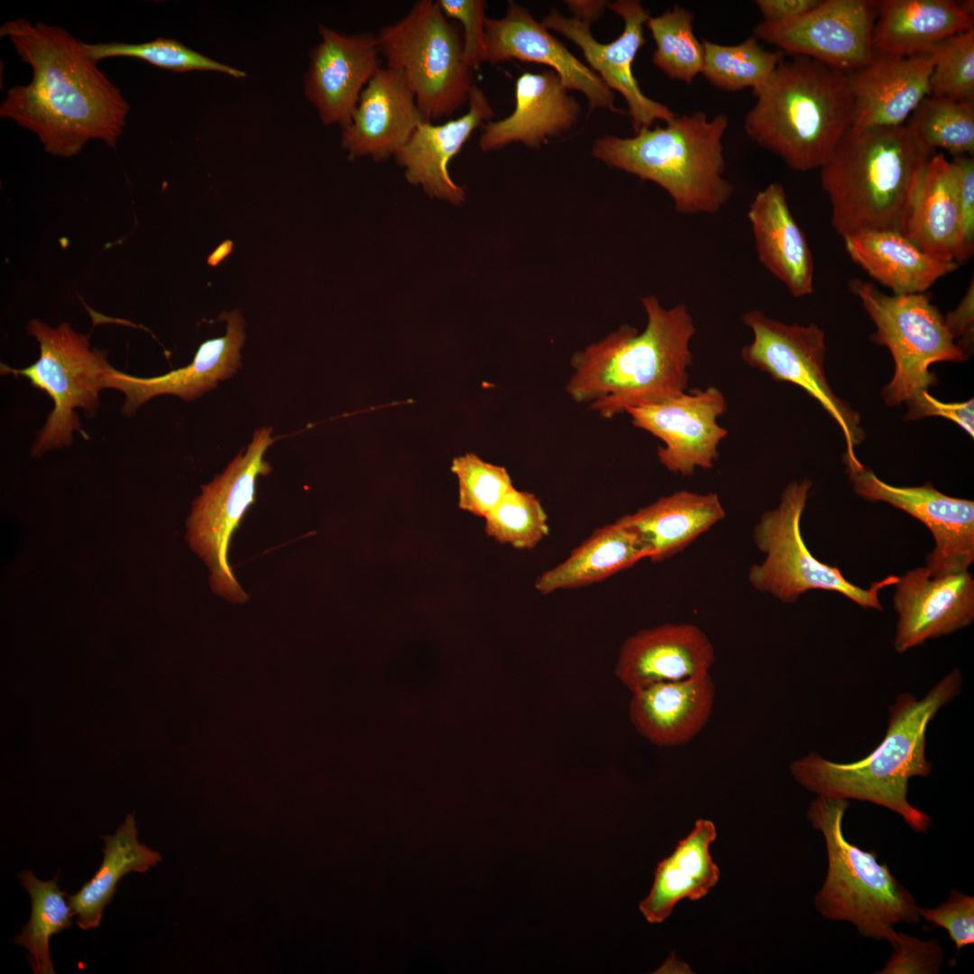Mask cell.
I'll return each instance as SVG.
<instances>
[{
  "label": "cell",
  "mask_w": 974,
  "mask_h": 974,
  "mask_svg": "<svg viewBox=\"0 0 974 974\" xmlns=\"http://www.w3.org/2000/svg\"><path fill=\"white\" fill-rule=\"evenodd\" d=\"M926 922L944 928L957 951L974 942V897L952 889L947 900L933 908H921Z\"/></svg>",
  "instance_id": "obj_47"
},
{
  "label": "cell",
  "mask_w": 974,
  "mask_h": 974,
  "mask_svg": "<svg viewBox=\"0 0 974 974\" xmlns=\"http://www.w3.org/2000/svg\"><path fill=\"white\" fill-rule=\"evenodd\" d=\"M752 333L750 343L740 350L741 359L751 368L767 373L779 382L800 387L813 398L839 425L846 442L844 464H855V447L865 439L859 414L838 398L824 371L825 334L816 324H787L759 309L742 315Z\"/></svg>",
  "instance_id": "obj_12"
},
{
  "label": "cell",
  "mask_w": 974,
  "mask_h": 974,
  "mask_svg": "<svg viewBox=\"0 0 974 974\" xmlns=\"http://www.w3.org/2000/svg\"><path fill=\"white\" fill-rule=\"evenodd\" d=\"M137 835L134 813H129L114 834L101 837L105 842L101 866L77 893L68 896L80 929L99 926L122 878L130 872H145L161 860L159 852L138 841Z\"/></svg>",
  "instance_id": "obj_35"
},
{
  "label": "cell",
  "mask_w": 974,
  "mask_h": 974,
  "mask_svg": "<svg viewBox=\"0 0 974 974\" xmlns=\"http://www.w3.org/2000/svg\"><path fill=\"white\" fill-rule=\"evenodd\" d=\"M565 3L574 17L590 24L603 15L609 5L603 0H566Z\"/></svg>",
  "instance_id": "obj_51"
},
{
  "label": "cell",
  "mask_w": 974,
  "mask_h": 974,
  "mask_svg": "<svg viewBox=\"0 0 974 974\" xmlns=\"http://www.w3.org/2000/svg\"><path fill=\"white\" fill-rule=\"evenodd\" d=\"M446 18L459 21L464 28L463 59L473 69L486 62L484 22L487 3L483 0H436Z\"/></svg>",
  "instance_id": "obj_44"
},
{
  "label": "cell",
  "mask_w": 974,
  "mask_h": 974,
  "mask_svg": "<svg viewBox=\"0 0 974 974\" xmlns=\"http://www.w3.org/2000/svg\"><path fill=\"white\" fill-rule=\"evenodd\" d=\"M905 419L915 420L926 417H942L950 419L964 429L971 437L974 436V400L963 402H942L929 391H923L907 403Z\"/></svg>",
  "instance_id": "obj_48"
},
{
  "label": "cell",
  "mask_w": 974,
  "mask_h": 974,
  "mask_svg": "<svg viewBox=\"0 0 974 974\" xmlns=\"http://www.w3.org/2000/svg\"><path fill=\"white\" fill-rule=\"evenodd\" d=\"M26 330L39 343V358L23 369L2 363L1 374L26 377L53 401L54 408L32 446V455L40 456L71 444L73 432L80 427L76 409H83L88 418L96 414L99 392L106 389L105 373L111 364L105 351L91 347L88 335L76 332L69 323L53 328L32 319Z\"/></svg>",
  "instance_id": "obj_11"
},
{
  "label": "cell",
  "mask_w": 974,
  "mask_h": 974,
  "mask_svg": "<svg viewBox=\"0 0 974 974\" xmlns=\"http://www.w3.org/2000/svg\"><path fill=\"white\" fill-rule=\"evenodd\" d=\"M694 14L675 5L658 16H649L646 25L656 43L652 63L668 78L692 84L702 73L704 50L693 30Z\"/></svg>",
  "instance_id": "obj_38"
},
{
  "label": "cell",
  "mask_w": 974,
  "mask_h": 974,
  "mask_svg": "<svg viewBox=\"0 0 974 974\" xmlns=\"http://www.w3.org/2000/svg\"><path fill=\"white\" fill-rule=\"evenodd\" d=\"M321 41L310 53L305 76L307 98L325 124L343 128L351 121L360 95L381 69L376 34H344L319 26Z\"/></svg>",
  "instance_id": "obj_19"
},
{
  "label": "cell",
  "mask_w": 974,
  "mask_h": 974,
  "mask_svg": "<svg viewBox=\"0 0 974 974\" xmlns=\"http://www.w3.org/2000/svg\"><path fill=\"white\" fill-rule=\"evenodd\" d=\"M716 837L714 823L698 819L672 854L657 863L651 890L639 905L648 923H663L678 902L699 900L718 883L720 870L710 853Z\"/></svg>",
  "instance_id": "obj_33"
},
{
  "label": "cell",
  "mask_w": 974,
  "mask_h": 974,
  "mask_svg": "<svg viewBox=\"0 0 974 974\" xmlns=\"http://www.w3.org/2000/svg\"><path fill=\"white\" fill-rule=\"evenodd\" d=\"M641 302L647 316L642 331L623 324L572 356L566 391L602 418L688 391L694 359L690 345L696 333L688 307L678 303L666 308L652 295Z\"/></svg>",
  "instance_id": "obj_2"
},
{
  "label": "cell",
  "mask_w": 974,
  "mask_h": 974,
  "mask_svg": "<svg viewBox=\"0 0 974 974\" xmlns=\"http://www.w3.org/2000/svg\"><path fill=\"white\" fill-rule=\"evenodd\" d=\"M648 546L633 529L614 521L597 528L570 556L535 582L542 594L601 582L649 557Z\"/></svg>",
  "instance_id": "obj_34"
},
{
  "label": "cell",
  "mask_w": 974,
  "mask_h": 974,
  "mask_svg": "<svg viewBox=\"0 0 974 974\" xmlns=\"http://www.w3.org/2000/svg\"><path fill=\"white\" fill-rule=\"evenodd\" d=\"M821 0H756L755 5L763 22L782 23L793 20L809 12Z\"/></svg>",
  "instance_id": "obj_50"
},
{
  "label": "cell",
  "mask_w": 974,
  "mask_h": 974,
  "mask_svg": "<svg viewBox=\"0 0 974 974\" xmlns=\"http://www.w3.org/2000/svg\"><path fill=\"white\" fill-rule=\"evenodd\" d=\"M18 878L30 895L32 909L29 921L14 942L29 951L28 961L34 974H53L50 939L72 926L71 906L65 891L60 889L58 877L42 881L32 871L23 870Z\"/></svg>",
  "instance_id": "obj_36"
},
{
  "label": "cell",
  "mask_w": 974,
  "mask_h": 974,
  "mask_svg": "<svg viewBox=\"0 0 974 974\" xmlns=\"http://www.w3.org/2000/svg\"><path fill=\"white\" fill-rule=\"evenodd\" d=\"M855 492L871 501H884L923 523L934 539L925 568L937 578L969 571L974 561V502L944 494L931 482L894 486L860 462L846 465Z\"/></svg>",
  "instance_id": "obj_15"
},
{
  "label": "cell",
  "mask_w": 974,
  "mask_h": 974,
  "mask_svg": "<svg viewBox=\"0 0 974 974\" xmlns=\"http://www.w3.org/2000/svg\"><path fill=\"white\" fill-rule=\"evenodd\" d=\"M234 243L232 240H225L207 256V262L208 265L212 267L217 266L223 262L233 250Z\"/></svg>",
  "instance_id": "obj_52"
},
{
  "label": "cell",
  "mask_w": 974,
  "mask_h": 974,
  "mask_svg": "<svg viewBox=\"0 0 974 974\" xmlns=\"http://www.w3.org/2000/svg\"><path fill=\"white\" fill-rule=\"evenodd\" d=\"M714 647L693 623H666L643 629L622 643L614 667L619 681L633 693L647 685L710 673Z\"/></svg>",
  "instance_id": "obj_22"
},
{
  "label": "cell",
  "mask_w": 974,
  "mask_h": 974,
  "mask_svg": "<svg viewBox=\"0 0 974 974\" xmlns=\"http://www.w3.org/2000/svg\"><path fill=\"white\" fill-rule=\"evenodd\" d=\"M959 223L951 161L939 153L929 159L916 181L900 232L929 256L955 262Z\"/></svg>",
  "instance_id": "obj_31"
},
{
  "label": "cell",
  "mask_w": 974,
  "mask_h": 974,
  "mask_svg": "<svg viewBox=\"0 0 974 974\" xmlns=\"http://www.w3.org/2000/svg\"><path fill=\"white\" fill-rule=\"evenodd\" d=\"M631 694L629 716L637 732L654 745L677 747L689 743L709 721L715 685L708 673L652 684Z\"/></svg>",
  "instance_id": "obj_28"
},
{
  "label": "cell",
  "mask_w": 974,
  "mask_h": 974,
  "mask_svg": "<svg viewBox=\"0 0 974 974\" xmlns=\"http://www.w3.org/2000/svg\"><path fill=\"white\" fill-rule=\"evenodd\" d=\"M812 486L809 479L787 483L777 506L763 512L755 524L752 539L764 559L749 568L750 585L784 603H793L808 591L819 589L841 593L862 608L882 611L878 593L895 585L898 576L888 575L864 589L849 582L837 566L818 560L806 547L801 519Z\"/></svg>",
  "instance_id": "obj_9"
},
{
  "label": "cell",
  "mask_w": 974,
  "mask_h": 974,
  "mask_svg": "<svg viewBox=\"0 0 974 974\" xmlns=\"http://www.w3.org/2000/svg\"><path fill=\"white\" fill-rule=\"evenodd\" d=\"M752 92L756 102L744 118L746 134L795 171L821 169L850 130L847 74L815 60H784Z\"/></svg>",
  "instance_id": "obj_4"
},
{
  "label": "cell",
  "mask_w": 974,
  "mask_h": 974,
  "mask_svg": "<svg viewBox=\"0 0 974 974\" xmlns=\"http://www.w3.org/2000/svg\"><path fill=\"white\" fill-rule=\"evenodd\" d=\"M908 125L931 151L942 148L953 156L973 154V101L926 96L913 112Z\"/></svg>",
  "instance_id": "obj_39"
},
{
  "label": "cell",
  "mask_w": 974,
  "mask_h": 974,
  "mask_svg": "<svg viewBox=\"0 0 974 974\" xmlns=\"http://www.w3.org/2000/svg\"><path fill=\"white\" fill-rule=\"evenodd\" d=\"M930 52L933 56L931 96L973 101L974 27L945 39Z\"/></svg>",
  "instance_id": "obj_42"
},
{
  "label": "cell",
  "mask_w": 974,
  "mask_h": 974,
  "mask_svg": "<svg viewBox=\"0 0 974 974\" xmlns=\"http://www.w3.org/2000/svg\"><path fill=\"white\" fill-rule=\"evenodd\" d=\"M747 218L758 259L795 298L814 290V262L804 231L795 219L784 187L777 182L758 191Z\"/></svg>",
  "instance_id": "obj_27"
},
{
  "label": "cell",
  "mask_w": 974,
  "mask_h": 974,
  "mask_svg": "<svg viewBox=\"0 0 974 974\" xmlns=\"http://www.w3.org/2000/svg\"><path fill=\"white\" fill-rule=\"evenodd\" d=\"M872 45L875 53L914 56L973 28V2L885 0L879 2Z\"/></svg>",
  "instance_id": "obj_29"
},
{
  "label": "cell",
  "mask_w": 974,
  "mask_h": 974,
  "mask_svg": "<svg viewBox=\"0 0 974 974\" xmlns=\"http://www.w3.org/2000/svg\"><path fill=\"white\" fill-rule=\"evenodd\" d=\"M725 515L716 492L679 490L615 521L637 532L649 549L648 559L660 563L684 551Z\"/></svg>",
  "instance_id": "obj_30"
},
{
  "label": "cell",
  "mask_w": 974,
  "mask_h": 974,
  "mask_svg": "<svg viewBox=\"0 0 974 974\" xmlns=\"http://www.w3.org/2000/svg\"><path fill=\"white\" fill-rule=\"evenodd\" d=\"M931 52L904 57L875 53L868 66L847 74L852 98L850 132L905 124L930 94Z\"/></svg>",
  "instance_id": "obj_21"
},
{
  "label": "cell",
  "mask_w": 974,
  "mask_h": 974,
  "mask_svg": "<svg viewBox=\"0 0 974 974\" xmlns=\"http://www.w3.org/2000/svg\"><path fill=\"white\" fill-rule=\"evenodd\" d=\"M962 676L954 669L922 699L899 694L889 709L888 725L881 742L865 758L849 763L834 762L817 752L793 761L795 780L817 795L870 802L899 814L917 832L932 826L928 814L913 806L908 783L927 776L932 763L925 756L930 721L960 693Z\"/></svg>",
  "instance_id": "obj_3"
},
{
  "label": "cell",
  "mask_w": 974,
  "mask_h": 974,
  "mask_svg": "<svg viewBox=\"0 0 974 974\" xmlns=\"http://www.w3.org/2000/svg\"><path fill=\"white\" fill-rule=\"evenodd\" d=\"M484 519L489 537L517 549H532L549 533L540 501L535 494L514 487Z\"/></svg>",
  "instance_id": "obj_40"
},
{
  "label": "cell",
  "mask_w": 974,
  "mask_h": 974,
  "mask_svg": "<svg viewBox=\"0 0 974 974\" xmlns=\"http://www.w3.org/2000/svg\"><path fill=\"white\" fill-rule=\"evenodd\" d=\"M451 471L458 479L459 508L478 517L484 518L513 487L505 467L473 453L455 457Z\"/></svg>",
  "instance_id": "obj_43"
},
{
  "label": "cell",
  "mask_w": 974,
  "mask_h": 974,
  "mask_svg": "<svg viewBox=\"0 0 974 974\" xmlns=\"http://www.w3.org/2000/svg\"><path fill=\"white\" fill-rule=\"evenodd\" d=\"M908 124L847 132L820 169L831 223L841 237L898 230L916 181L932 157Z\"/></svg>",
  "instance_id": "obj_6"
},
{
  "label": "cell",
  "mask_w": 974,
  "mask_h": 974,
  "mask_svg": "<svg viewBox=\"0 0 974 974\" xmlns=\"http://www.w3.org/2000/svg\"><path fill=\"white\" fill-rule=\"evenodd\" d=\"M842 239L850 258L895 295L927 292L958 269L924 253L898 230H866Z\"/></svg>",
  "instance_id": "obj_32"
},
{
  "label": "cell",
  "mask_w": 974,
  "mask_h": 974,
  "mask_svg": "<svg viewBox=\"0 0 974 974\" xmlns=\"http://www.w3.org/2000/svg\"><path fill=\"white\" fill-rule=\"evenodd\" d=\"M849 289L876 326L870 340L886 346L893 357L894 375L882 391L887 405L907 403L936 385L931 364L968 360L928 292L888 295L860 279L850 280Z\"/></svg>",
  "instance_id": "obj_10"
},
{
  "label": "cell",
  "mask_w": 974,
  "mask_h": 974,
  "mask_svg": "<svg viewBox=\"0 0 974 974\" xmlns=\"http://www.w3.org/2000/svg\"><path fill=\"white\" fill-rule=\"evenodd\" d=\"M386 67L399 71L425 121L451 116L474 85L463 59V40L436 1L419 0L400 21L376 34Z\"/></svg>",
  "instance_id": "obj_8"
},
{
  "label": "cell",
  "mask_w": 974,
  "mask_h": 974,
  "mask_svg": "<svg viewBox=\"0 0 974 974\" xmlns=\"http://www.w3.org/2000/svg\"><path fill=\"white\" fill-rule=\"evenodd\" d=\"M849 806V800L817 795L807 811V819L823 835L828 857L815 907L829 920L850 922L860 935L892 945L899 935L896 924L918 923L920 907L876 852L845 838L842 822Z\"/></svg>",
  "instance_id": "obj_7"
},
{
  "label": "cell",
  "mask_w": 974,
  "mask_h": 974,
  "mask_svg": "<svg viewBox=\"0 0 974 974\" xmlns=\"http://www.w3.org/2000/svg\"><path fill=\"white\" fill-rule=\"evenodd\" d=\"M879 2L824 0L793 20L760 22L758 41L785 53L815 60L846 74L868 66L875 57L873 29Z\"/></svg>",
  "instance_id": "obj_14"
},
{
  "label": "cell",
  "mask_w": 974,
  "mask_h": 974,
  "mask_svg": "<svg viewBox=\"0 0 974 974\" xmlns=\"http://www.w3.org/2000/svg\"><path fill=\"white\" fill-rule=\"evenodd\" d=\"M608 8L624 23L621 34L609 43L596 41L589 23L566 17L557 9L550 10L541 23L576 44L589 67L612 91L623 96L635 133L643 127H651L657 120L670 122L676 115L667 106L646 96L632 72L635 57L646 43L643 27L650 16L649 11L638 0L609 2Z\"/></svg>",
  "instance_id": "obj_17"
},
{
  "label": "cell",
  "mask_w": 974,
  "mask_h": 974,
  "mask_svg": "<svg viewBox=\"0 0 974 974\" xmlns=\"http://www.w3.org/2000/svg\"><path fill=\"white\" fill-rule=\"evenodd\" d=\"M425 121L401 74L381 68L362 91L350 123L343 128L342 146L351 159L394 156Z\"/></svg>",
  "instance_id": "obj_24"
},
{
  "label": "cell",
  "mask_w": 974,
  "mask_h": 974,
  "mask_svg": "<svg viewBox=\"0 0 974 974\" xmlns=\"http://www.w3.org/2000/svg\"><path fill=\"white\" fill-rule=\"evenodd\" d=\"M568 91L552 69L520 75L515 84L513 112L482 125L481 150L496 151L513 142L538 149L548 138L568 132L581 115L579 103Z\"/></svg>",
  "instance_id": "obj_25"
},
{
  "label": "cell",
  "mask_w": 974,
  "mask_h": 974,
  "mask_svg": "<svg viewBox=\"0 0 974 974\" xmlns=\"http://www.w3.org/2000/svg\"><path fill=\"white\" fill-rule=\"evenodd\" d=\"M272 443L271 427L257 429L245 453H240L223 473L202 486V494L195 501L188 519L189 542L208 565L214 591L233 602H243L247 595L229 565V543L255 501L258 477L271 470L264 454Z\"/></svg>",
  "instance_id": "obj_13"
},
{
  "label": "cell",
  "mask_w": 974,
  "mask_h": 974,
  "mask_svg": "<svg viewBox=\"0 0 974 974\" xmlns=\"http://www.w3.org/2000/svg\"><path fill=\"white\" fill-rule=\"evenodd\" d=\"M484 28L486 62L497 64L519 60L547 65L560 77L568 90L579 91L586 96L590 113L596 108L621 113L615 106L614 92L599 75L574 56L521 5L509 1L505 15L486 17Z\"/></svg>",
  "instance_id": "obj_18"
},
{
  "label": "cell",
  "mask_w": 974,
  "mask_h": 974,
  "mask_svg": "<svg viewBox=\"0 0 974 974\" xmlns=\"http://www.w3.org/2000/svg\"><path fill=\"white\" fill-rule=\"evenodd\" d=\"M947 327L956 344L969 356L974 341V280L971 278L963 298L953 310L944 316Z\"/></svg>",
  "instance_id": "obj_49"
},
{
  "label": "cell",
  "mask_w": 974,
  "mask_h": 974,
  "mask_svg": "<svg viewBox=\"0 0 974 974\" xmlns=\"http://www.w3.org/2000/svg\"><path fill=\"white\" fill-rule=\"evenodd\" d=\"M469 109L462 116L441 124L421 122L408 142L394 155L405 169L407 180L419 185L430 197L461 205L464 189L448 172V164L478 127L492 121L494 112L484 91L473 85L469 94Z\"/></svg>",
  "instance_id": "obj_26"
},
{
  "label": "cell",
  "mask_w": 974,
  "mask_h": 974,
  "mask_svg": "<svg viewBox=\"0 0 974 974\" xmlns=\"http://www.w3.org/2000/svg\"><path fill=\"white\" fill-rule=\"evenodd\" d=\"M222 317L227 321L225 335L203 342L192 362L185 367L147 378L122 372L112 365L108 367L104 377L105 388L124 393L122 411L125 417L133 416L145 402L162 394L194 400L237 372L245 337L243 318L237 310Z\"/></svg>",
  "instance_id": "obj_23"
},
{
  "label": "cell",
  "mask_w": 974,
  "mask_h": 974,
  "mask_svg": "<svg viewBox=\"0 0 974 974\" xmlns=\"http://www.w3.org/2000/svg\"><path fill=\"white\" fill-rule=\"evenodd\" d=\"M959 207V234L954 262H968L974 253V160L968 155L953 156L951 161Z\"/></svg>",
  "instance_id": "obj_45"
},
{
  "label": "cell",
  "mask_w": 974,
  "mask_h": 974,
  "mask_svg": "<svg viewBox=\"0 0 974 974\" xmlns=\"http://www.w3.org/2000/svg\"><path fill=\"white\" fill-rule=\"evenodd\" d=\"M84 47L96 62L107 58L128 57L177 72L206 70L225 73L234 78L245 76L244 71L212 60L173 39L157 38L142 43L84 42Z\"/></svg>",
  "instance_id": "obj_41"
},
{
  "label": "cell",
  "mask_w": 974,
  "mask_h": 974,
  "mask_svg": "<svg viewBox=\"0 0 974 974\" xmlns=\"http://www.w3.org/2000/svg\"><path fill=\"white\" fill-rule=\"evenodd\" d=\"M895 586L898 620L894 647L898 653L950 635L974 620V579L969 571L932 578L920 566L898 576Z\"/></svg>",
  "instance_id": "obj_20"
},
{
  "label": "cell",
  "mask_w": 974,
  "mask_h": 974,
  "mask_svg": "<svg viewBox=\"0 0 974 974\" xmlns=\"http://www.w3.org/2000/svg\"><path fill=\"white\" fill-rule=\"evenodd\" d=\"M893 952L882 974L938 973L943 962V951L936 940L921 941L899 933L892 944Z\"/></svg>",
  "instance_id": "obj_46"
},
{
  "label": "cell",
  "mask_w": 974,
  "mask_h": 974,
  "mask_svg": "<svg viewBox=\"0 0 974 974\" xmlns=\"http://www.w3.org/2000/svg\"><path fill=\"white\" fill-rule=\"evenodd\" d=\"M728 124L723 113L711 119L702 111L676 115L666 126L643 127L633 137L602 136L592 155L661 187L679 214L714 215L734 192L724 176Z\"/></svg>",
  "instance_id": "obj_5"
},
{
  "label": "cell",
  "mask_w": 974,
  "mask_h": 974,
  "mask_svg": "<svg viewBox=\"0 0 974 974\" xmlns=\"http://www.w3.org/2000/svg\"><path fill=\"white\" fill-rule=\"evenodd\" d=\"M703 77L715 87L728 92L763 86L785 60L782 51H770L755 36L736 45L703 41Z\"/></svg>",
  "instance_id": "obj_37"
},
{
  "label": "cell",
  "mask_w": 974,
  "mask_h": 974,
  "mask_svg": "<svg viewBox=\"0 0 974 974\" xmlns=\"http://www.w3.org/2000/svg\"><path fill=\"white\" fill-rule=\"evenodd\" d=\"M724 394L715 386L694 389L666 401L627 409L633 426L663 442L657 455L669 472L683 477L712 469L728 430L719 418L727 410Z\"/></svg>",
  "instance_id": "obj_16"
},
{
  "label": "cell",
  "mask_w": 974,
  "mask_h": 974,
  "mask_svg": "<svg viewBox=\"0 0 974 974\" xmlns=\"http://www.w3.org/2000/svg\"><path fill=\"white\" fill-rule=\"evenodd\" d=\"M0 36L32 69L28 84L7 90L1 118L35 133L53 156H76L91 140L115 147L130 106L83 41L60 26L24 18L5 22Z\"/></svg>",
  "instance_id": "obj_1"
}]
</instances>
